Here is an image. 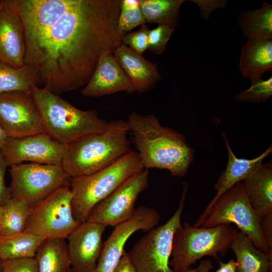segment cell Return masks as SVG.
Masks as SVG:
<instances>
[{"mask_svg": "<svg viewBox=\"0 0 272 272\" xmlns=\"http://www.w3.org/2000/svg\"><path fill=\"white\" fill-rule=\"evenodd\" d=\"M121 3L75 0L50 27L25 43V64L36 69L43 88L59 95L87 84L101 57L121 44Z\"/></svg>", "mask_w": 272, "mask_h": 272, "instance_id": "cell-1", "label": "cell"}, {"mask_svg": "<svg viewBox=\"0 0 272 272\" xmlns=\"http://www.w3.org/2000/svg\"><path fill=\"white\" fill-rule=\"evenodd\" d=\"M125 121L144 169H165L177 177L186 174L194 150L183 134L163 126L153 114L132 112Z\"/></svg>", "mask_w": 272, "mask_h": 272, "instance_id": "cell-2", "label": "cell"}, {"mask_svg": "<svg viewBox=\"0 0 272 272\" xmlns=\"http://www.w3.org/2000/svg\"><path fill=\"white\" fill-rule=\"evenodd\" d=\"M125 120H110L101 132L80 137L66 146L61 166L71 177L88 175L115 162L132 150Z\"/></svg>", "mask_w": 272, "mask_h": 272, "instance_id": "cell-3", "label": "cell"}, {"mask_svg": "<svg viewBox=\"0 0 272 272\" xmlns=\"http://www.w3.org/2000/svg\"><path fill=\"white\" fill-rule=\"evenodd\" d=\"M31 92L39 111L45 132L67 145L84 135L101 132L110 120L100 117L95 110H83L44 88L33 86Z\"/></svg>", "mask_w": 272, "mask_h": 272, "instance_id": "cell-4", "label": "cell"}, {"mask_svg": "<svg viewBox=\"0 0 272 272\" xmlns=\"http://www.w3.org/2000/svg\"><path fill=\"white\" fill-rule=\"evenodd\" d=\"M144 169L137 152L131 151L115 162L95 173L71 178L70 188L75 220L80 223L87 221L96 205L127 179Z\"/></svg>", "mask_w": 272, "mask_h": 272, "instance_id": "cell-5", "label": "cell"}, {"mask_svg": "<svg viewBox=\"0 0 272 272\" xmlns=\"http://www.w3.org/2000/svg\"><path fill=\"white\" fill-rule=\"evenodd\" d=\"M239 231L229 224L203 228L181 223L173 236L170 266L175 272H184L205 256L218 260L219 254H227Z\"/></svg>", "mask_w": 272, "mask_h": 272, "instance_id": "cell-6", "label": "cell"}, {"mask_svg": "<svg viewBox=\"0 0 272 272\" xmlns=\"http://www.w3.org/2000/svg\"><path fill=\"white\" fill-rule=\"evenodd\" d=\"M231 223L272 260V250L265 243L257 216L246 195L243 181L212 199L193 226L209 228Z\"/></svg>", "mask_w": 272, "mask_h": 272, "instance_id": "cell-7", "label": "cell"}, {"mask_svg": "<svg viewBox=\"0 0 272 272\" xmlns=\"http://www.w3.org/2000/svg\"><path fill=\"white\" fill-rule=\"evenodd\" d=\"M183 192L178 208L163 224L147 231L128 252L136 272H175L170 266L174 233L181 224L188 188L183 182Z\"/></svg>", "mask_w": 272, "mask_h": 272, "instance_id": "cell-8", "label": "cell"}, {"mask_svg": "<svg viewBox=\"0 0 272 272\" xmlns=\"http://www.w3.org/2000/svg\"><path fill=\"white\" fill-rule=\"evenodd\" d=\"M10 167L11 197L25 202L31 209L58 189L70 186L71 178L61 165L31 163Z\"/></svg>", "mask_w": 272, "mask_h": 272, "instance_id": "cell-9", "label": "cell"}, {"mask_svg": "<svg viewBox=\"0 0 272 272\" xmlns=\"http://www.w3.org/2000/svg\"><path fill=\"white\" fill-rule=\"evenodd\" d=\"M69 186L62 187L33 207L24 232L45 239L67 238L81 224L73 214Z\"/></svg>", "mask_w": 272, "mask_h": 272, "instance_id": "cell-10", "label": "cell"}, {"mask_svg": "<svg viewBox=\"0 0 272 272\" xmlns=\"http://www.w3.org/2000/svg\"><path fill=\"white\" fill-rule=\"evenodd\" d=\"M149 177L148 169H144L127 179L94 206L87 221L114 227L130 219L139 194L149 186Z\"/></svg>", "mask_w": 272, "mask_h": 272, "instance_id": "cell-11", "label": "cell"}, {"mask_svg": "<svg viewBox=\"0 0 272 272\" xmlns=\"http://www.w3.org/2000/svg\"><path fill=\"white\" fill-rule=\"evenodd\" d=\"M0 126L8 137L45 132L31 90L0 94Z\"/></svg>", "mask_w": 272, "mask_h": 272, "instance_id": "cell-12", "label": "cell"}, {"mask_svg": "<svg viewBox=\"0 0 272 272\" xmlns=\"http://www.w3.org/2000/svg\"><path fill=\"white\" fill-rule=\"evenodd\" d=\"M66 146L42 132L22 137H8L0 148V153L8 167L25 161L60 165Z\"/></svg>", "mask_w": 272, "mask_h": 272, "instance_id": "cell-13", "label": "cell"}, {"mask_svg": "<svg viewBox=\"0 0 272 272\" xmlns=\"http://www.w3.org/2000/svg\"><path fill=\"white\" fill-rule=\"evenodd\" d=\"M160 216L156 210L145 206L136 209L133 216L114 227L110 236L103 243L93 272H113L124 251L125 244L135 232L148 231L157 226Z\"/></svg>", "mask_w": 272, "mask_h": 272, "instance_id": "cell-14", "label": "cell"}, {"mask_svg": "<svg viewBox=\"0 0 272 272\" xmlns=\"http://www.w3.org/2000/svg\"><path fill=\"white\" fill-rule=\"evenodd\" d=\"M106 226L86 221L81 223L67 237L73 272H93L101 251Z\"/></svg>", "mask_w": 272, "mask_h": 272, "instance_id": "cell-15", "label": "cell"}, {"mask_svg": "<svg viewBox=\"0 0 272 272\" xmlns=\"http://www.w3.org/2000/svg\"><path fill=\"white\" fill-rule=\"evenodd\" d=\"M75 0H15L24 29L25 43L50 27Z\"/></svg>", "mask_w": 272, "mask_h": 272, "instance_id": "cell-16", "label": "cell"}, {"mask_svg": "<svg viewBox=\"0 0 272 272\" xmlns=\"http://www.w3.org/2000/svg\"><path fill=\"white\" fill-rule=\"evenodd\" d=\"M24 29L15 0L0 1V61L15 67L25 65Z\"/></svg>", "mask_w": 272, "mask_h": 272, "instance_id": "cell-17", "label": "cell"}, {"mask_svg": "<svg viewBox=\"0 0 272 272\" xmlns=\"http://www.w3.org/2000/svg\"><path fill=\"white\" fill-rule=\"evenodd\" d=\"M122 91L128 93L136 92L113 52H107L100 58L81 94L86 97H98Z\"/></svg>", "mask_w": 272, "mask_h": 272, "instance_id": "cell-18", "label": "cell"}, {"mask_svg": "<svg viewBox=\"0 0 272 272\" xmlns=\"http://www.w3.org/2000/svg\"><path fill=\"white\" fill-rule=\"evenodd\" d=\"M113 53L136 92L152 89L161 79L157 65L129 47L121 43Z\"/></svg>", "mask_w": 272, "mask_h": 272, "instance_id": "cell-19", "label": "cell"}, {"mask_svg": "<svg viewBox=\"0 0 272 272\" xmlns=\"http://www.w3.org/2000/svg\"><path fill=\"white\" fill-rule=\"evenodd\" d=\"M246 195L259 221L272 214V164H261L243 181Z\"/></svg>", "mask_w": 272, "mask_h": 272, "instance_id": "cell-20", "label": "cell"}, {"mask_svg": "<svg viewBox=\"0 0 272 272\" xmlns=\"http://www.w3.org/2000/svg\"><path fill=\"white\" fill-rule=\"evenodd\" d=\"M224 139L228 152V162L225 170L222 171L214 186L217 193L213 199H216L224 191L236 183L248 178L262 163L263 159L272 152L270 145L259 156L251 159L237 158L232 151L224 133Z\"/></svg>", "mask_w": 272, "mask_h": 272, "instance_id": "cell-21", "label": "cell"}, {"mask_svg": "<svg viewBox=\"0 0 272 272\" xmlns=\"http://www.w3.org/2000/svg\"><path fill=\"white\" fill-rule=\"evenodd\" d=\"M239 68L242 75L251 81L271 70L272 39H248L242 48Z\"/></svg>", "mask_w": 272, "mask_h": 272, "instance_id": "cell-22", "label": "cell"}, {"mask_svg": "<svg viewBox=\"0 0 272 272\" xmlns=\"http://www.w3.org/2000/svg\"><path fill=\"white\" fill-rule=\"evenodd\" d=\"M230 248L236 257L238 272H271L272 260L240 231Z\"/></svg>", "mask_w": 272, "mask_h": 272, "instance_id": "cell-23", "label": "cell"}, {"mask_svg": "<svg viewBox=\"0 0 272 272\" xmlns=\"http://www.w3.org/2000/svg\"><path fill=\"white\" fill-rule=\"evenodd\" d=\"M38 272H69L71 268L65 239H45L35 257Z\"/></svg>", "mask_w": 272, "mask_h": 272, "instance_id": "cell-24", "label": "cell"}, {"mask_svg": "<svg viewBox=\"0 0 272 272\" xmlns=\"http://www.w3.org/2000/svg\"><path fill=\"white\" fill-rule=\"evenodd\" d=\"M237 21L243 34L248 39H272V5L263 3L256 10L241 12Z\"/></svg>", "mask_w": 272, "mask_h": 272, "instance_id": "cell-25", "label": "cell"}, {"mask_svg": "<svg viewBox=\"0 0 272 272\" xmlns=\"http://www.w3.org/2000/svg\"><path fill=\"white\" fill-rule=\"evenodd\" d=\"M40 85L38 74L32 66L25 64L17 68L0 61V94L31 90L33 86Z\"/></svg>", "mask_w": 272, "mask_h": 272, "instance_id": "cell-26", "label": "cell"}, {"mask_svg": "<svg viewBox=\"0 0 272 272\" xmlns=\"http://www.w3.org/2000/svg\"><path fill=\"white\" fill-rule=\"evenodd\" d=\"M44 238L24 232L15 235L0 236V258L4 261L34 257Z\"/></svg>", "mask_w": 272, "mask_h": 272, "instance_id": "cell-27", "label": "cell"}, {"mask_svg": "<svg viewBox=\"0 0 272 272\" xmlns=\"http://www.w3.org/2000/svg\"><path fill=\"white\" fill-rule=\"evenodd\" d=\"M184 0H140V8L146 23L173 27L178 23L179 12Z\"/></svg>", "mask_w": 272, "mask_h": 272, "instance_id": "cell-28", "label": "cell"}, {"mask_svg": "<svg viewBox=\"0 0 272 272\" xmlns=\"http://www.w3.org/2000/svg\"><path fill=\"white\" fill-rule=\"evenodd\" d=\"M3 208L0 236H11L24 232L32 209L25 202L13 198Z\"/></svg>", "mask_w": 272, "mask_h": 272, "instance_id": "cell-29", "label": "cell"}, {"mask_svg": "<svg viewBox=\"0 0 272 272\" xmlns=\"http://www.w3.org/2000/svg\"><path fill=\"white\" fill-rule=\"evenodd\" d=\"M272 96V77L266 80L259 79L251 81V86L240 92L236 96L238 101L261 103L266 101Z\"/></svg>", "mask_w": 272, "mask_h": 272, "instance_id": "cell-30", "label": "cell"}, {"mask_svg": "<svg viewBox=\"0 0 272 272\" xmlns=\"http://www.w3.org/2000/svg\"><path fill=\"white\" fill-rule=\"evenodd\" d=\"M174 31V27L163 24L149 30L148 46L149 51L156 54H161L165 50Z\"/></svg>", "mask_w": 272, "mask_h": 272, "instance_id": "cell-31", "label": "cell"}, {"mask_svg": "<svg viewBox=\"0 0 272 272\" xmlns=\"http://www.w3.org/2000/svg\"><path fill=\"white\" fill-rule=\"evenodd\" d=\"M146 23L140 7L134 9H120L117 23V28L120 33L125 34L128 31Z\"/></svg>", "mask_w": 272, "mask_h": 272, "instance_id": "cell-32", "label": "cell"}, {"mask_svg": "<svg viewBox=\"0 0 272 272\" xmlns=\"http://www.w3.org/2000/svg\"><path fill=\"white\" fill-rule=\"evenodd\" d=\"M149 31L146 24L142 25L139 30L124 34L122 38L121 43L143 54L148 49Z\"/></svg>", "mask_w": 272, "mask_h": 272, "instance_id": "cell-33", "label": "cell"}, {"mask_svg": "<svg viewBox=\"0 0 272 272\" xmlns=\"http://www.w3.org/2000/svg\"><path fill=\"white\" fill-rule=\"evenodd\" d=\"M4 262V272H38L34 257L9 260Z\"/></svg>", "mask_w": 272, "mask_h": 272, "instance_id": "cell-34", "label": "cell"}, {"mask_svg": "<svg viewBox=\"0 0 272 272\" xmlns=\"http://www.w3.org/2000/svg\"><path fill=\"white\" fill-rule=\"evenodd\" d=\"M8 165L0 153V206L3 207L12 198L9 187L5 182V176Z\"/></svg>", "mask_w": 272, "mask_h": 272, "instance_id": "cell-35", "label": "cell"}, {"mask_svg": "<svg viewBox=\"0 0 272 272\" xmlns=\"http://www.w3.org/2000/svg\"><path fill=\"white\" fill-rule=\"evenodd\" d=\"M259 223L265 243L272 250V214L260 220Z\"/></svg>", "mask_w": 272, "mask_h": 272, "instance_id": "cell-36", "label": "cell"}, {"mask_svg": "<svg viewBox=\"0 0 272 272\" xmlns=\"http://www.w3.org/2000/svg\"><path fill=\"white\" fill-rule=\"evenodd\" d=\"M113 272H136L127 252L124 251Z\"/></svg>", "mask_w": 272, "mask_h": 272, "instance_id": "cell-37", "label": "cell"}, {"mask_svg": "<svg viewBox=\"0 0 272 272\" xmlns=\"http://www.w3.org/2000/svg\"><path fill=\"white\" fill-rule=\"evenodd\" d=\"M219 267L215 272H238L237 263L233 258L230 259L227 262H224L220 258L218 259Z\"/></svg>", "mask_w": 272, "mask_h": 272, "instance_id": "cell-38", "label": "cell"}, {"mask_svg": "<svg viewBox=\"0 0 272 272\" xmlns=\"http://www.w3.org/2000/svg\"><path fill=\"white\" fill-rule=\"evenodd\" d=\"M214 268L212 260L207 258L200 260L199 265L194 268H187L184 272H210Z\"/></svg>", "mask_w": 272, "mask_h": 272, "instance_id": "cell-39", "label": "cell"}, {"mask_svg": "<svg viewBox=\"0 0 272 272\" xmlns=\"http://www.w3.org/2000/svg\"><path fill=\"white\" fill-rule=\"evenodd\" d=\"M140 7V0H121V9H134Z\"/></svg>", "mask_w": 272, "mask_h": 272, "instance_id": "cell-40", "label": "cell"}, {"mask_svg": "<svg viewBox=\"0 0 272 272\" xmlns=\"http://www.w3.org/2000/svg\"><path fill=\"white\" fill-rule=\"evenodd\" d=\"M8 136L0 126V148L3 146Z\"/></svg>", "mask_w": 272, "mask_h": 272, "instance_id": "cell-41", "label": "cell"}, {"mask_svg": "<svg viewBox=\"0 0 272 272\" xmlns=\"http://www.w3.org/2000/svg\"><path fill=\"white\" fill-rule=\"evenodd\" d=\"M0 272H4V262L0 258Z\"/></svg>", "mask_w": 272, "mask_h": 272, "instance_id": "cell-42", "label": "cell"}, {"mask_svg": "<svg viewBox=\"0 0 272 272\" xmlns=\"http://www.w3.org/2000/svg\"><path fill=\"white\" fill-rule=\"evenodd\" d=\"M3 212V207L0 206V221L1 220Z\"/></svg>", "mask_w": 272, "mask_h": 272, "instance_id": "cell-43", "label": "cell"}, {"mask_svg": "<svg viewBox=\"0 0 272 272\" xmlns=\"http://www.w3.org/2000/svg\"><path fill=\"white\" fill-rule=\"evenodd\" d=\"M69 272H73V271L72 269L71 268Z\"/></svg>", "mask_w": 272, "mask_h": 272, "instance_id": "cell-44", "label": "cell"}, {"mask_svg": "<svg viewBox=\"0 0 272 272\" xmlns=\"http://www.w3.org/2000/svg\"><path fill=\"white\" fill-rule=\"evenodd\" d=\"M0 230H1V221H0Z\"/></svg>", "mask_w": 272, "mask_h": 272, "instance_id": "cell-45", "label": "cell"}]
</instances>
